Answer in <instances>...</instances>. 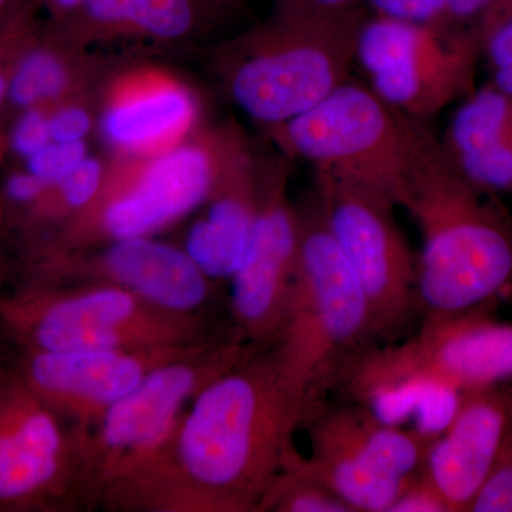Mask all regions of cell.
<instances>
[{"label": "cell", "instance_id": "obj_24", "mask_svg": "<svg viewBox=\"0 0 512 512\" xmlns=\"http://www.w3.org/2000/svg\"><path fill=\"white\" fill-rule=\"evenodd\" d=\"M468 512H512V423L494 466Z\"/></svg>", "mask_w": 512, "mask_h": 512}, {"label": "cell", "instance_id": "obj_13", "mask_svg": "<svg viewBox=\"0 0 512 512\" xmlns=\"http://www.w3.org/2000/svg\"><path fill=\"white\" fill-rule=\"evenodd\" d=\"M483 57L480 37L387 16H366L360 26L356 63L367 86L387 104L426 121L476 89Z\"/></svg>", "mask_w": 512, "mask_h": 512}, {"label": "cell", "instance_id": "obj_32", "mask_svg": "<svg viewBox=\"0 0 512 512\" xmlns=\"http://www.w3.org/2000/svg\"><path fill=\"white\" fill-rule=\"evenodd\" d=\"M360 0H274L275 6L316 13H343L359 8Z\"/></svg>", "mask_w": 512, "mask_h": 512}, {"label": "cell", "instance_id": "obj_17", "mask_svg": "<svg viewBox=\"0 0 512 512\" xmlns=\"http://www.w3.org/2000/svg\"><path fill=\"white\" fill-rule=\"evenodd\" d=\"M197 94L168 70L137 66L114 74L101 96V136L119 158L165 153L192 137Z\"/></svg>", "mask_w": 512, "mask_h": 512}, {"label": "cell", "instance_id": "obj_21", "mask_svg": "<svg viewBox=\"0 0 512 512\" xmlns=\"http://www.w3.org/2000/svg\"><path fill=\"white\" fill-rule=\"evenodd\" d=\"M444 147L473 183L512 197V94L488 80L454 111Z\"/></svg>", "mask_w": 512, "mask_h": 512}, {"label": "cell", "instance_id": "obj_11", "mask_svg": "<svg viewBox=\"0 0 512 512\" xmlns=\"http://www.w3.org/2000/svg\"><path fill=\"white\" fill-rule=\"evenodd\" d=\"M316 198L332 237L365 295L376 342L403 339L419 315L417 258L382 192L315 174Z\"/></svg>", "mask_w": 512, "mask_h": 512}, {"label": "cell", "instance_id": "obj_34", "mask_svg": "<svg viewBox=\"0 0 512 512\" xmlns=\"http://www.w3.org/2000/svg\"><path fill=\"white\" fill-rule=\"evenodd\" d=\"M9 265L6 261L5 251H3L2 234H0V308H2L3 298H5V284L8 281Z\"/></svg>", "mask_w": 512, "mask_h": 512}, {"label": "cell", "instance_id": "obj_12", "mask_svg": "<svg viewBox=\"0 0 512 512\" xmlns=\"http://www.w3.org/2000/svg\"><path fill=\"white\" fill-rule=\"evenodd\" d=\"M92 507L84 441L0 359V512Z\"/></svg>", "mask_w": 512, "mask_h": 512}, {"label": "cell", "instance_id": "obj_4", "mask_svg": "<svg viewBox=\"0 0 512 512\" xmlns=\"http://www.w3.org/2000/svg\"><path fill=\"white\" fill-rule=\"evenodd\" d=\"M299 214L298 264L284 322L272 345L308 410L377 342L365 295L330 234L318 198Z\"/></svg>", "mask_w": 512, "mask_h": 512}, {"label": "cell", "instance_id": "obj_18", "mask_svg": "<svg viewBox=\"0 0 512 512\" xmlns=\"http://www.w3.org/2000/svg\"><path fill=\"white\" fill-rule=\"evenodd\" d=\"M512 423V383L460 394L427 454L424 477L448 512L470 510Z\"/></svg>", "mask_w": 512, "mask_h": 512}, {"label": "cell", "instance_id": "obj_28", "mask_svg": "<svg viewBox=\"0 0 512 512\" xmlns=\"http://www.w3.org/2000/svg\"><path fill=\"white\" fill-rule=\"evenodd\" d=\"M481 50L490 69V82L512 94V13L484 33Z\"/></svg>", "mask_w": 512, "mask_h": 512}, {"label": "cell", "instance_id": "obj_14", "mask_svg": "<svg viewBox=\"0 0 512 512\" xmlns=\"http://www.w3.org/2000/svg\"><path fill=\"white\" fill-rule=\"evenodd\" d=\"M285 161H258V210L247 254L231 281V316L239 339L265 348L278 338L291 293L301 214L289 198Z\"/></svg>", "mask_w": 512, "mask_h": 512}, {"label": "cell", "instance_id": "obj_20", "mask_svg": "<svg viewBox=\"0 0 512 512\" xmlns=\"http://www.w3.org/2000/svg\"><path fill=\"white\" fill-rule=\"evenodd\" d=\"M234 0H82L62 23H52L79 46L103 40L134 39L180 45L207 32Z\"/></svg>", "mask_w": 512, "mask_h": 512}, {"label": "cell", "instance_id": "obj_25", "mask_svg": "<svg viewBox=\"0 0 512 512\" xmlns=\"http://www.w3.org/2000/svg\"><path fill=\"white\" fill-rule=\"evenodd\" d=\"M96 126V114L89 94L72 97L49 106V127L52 141L74 143L86 141Z\"/></svg>", "mask_w": 512, "mask_h": 512}, {"label": "cell", "instance_id": "obj_16", "mask_svg": "<svg viewBox=\"0 0 512 512\" xmlns=\"http://www.w3.org/2000/svg\"><path fill=\"white\" fill-rule=\"evenodd\" d=\"M200 345L147 350L13 349L8 359L30 389L86 444L113 404L158 366Z\"/></svg>", "mask_w": 512, "mask_h": 512}, {"label": "cell", "instance_id": "obj_33", "mask_svg": "<svg viewBox=\"0 0 512 512\" xmlns=\"http://www.w3.org/2000/svg\"><path fill=\"white\" fill-rule=\"evenodd\" d=\"M42 10L49 13V22L62 23L79 8L82 0H36Z\"/></svg>", "mask_w": 512, "mask_h": 512}, {"label": "cell", "instance_id": "obj_8", "mask_svg": "<svg viewBox=\"0 0 512 512\" xmlns=\"http://www.w3.org/2000/svg\"><path fill=\"white\" fill-rule=\"evenodd\" d=\"M424 121L393 109L367 84L343 83L311 110L269 128L284 156L372 188L397 205Z\"/></svg>", "mask_w": 512, "mask_h": 512}, {"label": "cell", "instance_id": "obj_7", "mask_svg": "<svg viewBox=\"0 0 512 512\" xmlns=\"http://www.w3.org/2000/svg\"><path fill=\"white\" fill-rule=\"evenodd\" d=\"M512 383V323L493 311L423 319L414 335L373 346L336 386L352 402L444 389L466 393Z\"/></svg>", "mask_w": 512, "mask_h": 512}, {"label": "cell", "instance_id": "obj_26", "mask_svg": "<svg viewBox=\"0 0 512 512\" xmlns=\"http://www.w3.org/2000/svg\"><path fill=\"white\" fill-rule=\"evenodd\" d=\"M8 151L16 160L25 161L52 143L49 107L39 106L16 113L8 136Z\"/></svg>", "mask_w": 512, "mask_h": 512}, {"label": "cell", "instance_id": "obj_31", "mask_svg": "<svg viewBox=\"0 0 512 512\" xmlns=\"http://www.w3.org/2000/svg\"><path fill=\"white\" fill-rule=\"evenodd\" d=\"M448 512L446 504L424 474L413 478L396 498L389 512Z\"/></svg>", "mask_w": 512, "mask_h": 512}, {"label": "cell", "instance_id": "obj_3", "mask_svg": "<svg viewBox=\"0 0 512 512\" xmlns=\"http://www.w3.org/2000/svg\"><path fill=\"white\" fill-rule=\"evenodd\" d=\"M366 16L360 8L275 6L265 22L222 47L217 67L228 96L268 130L301 116L350 79Z\"/></svg>", "mask_w": 512, "mask_h": 512}, {"label": "cell", "instance_id": "obj_29", "mask_svg": "<svg viewBox=\"0 0 512 512\" xmlns=\"http://www.w3.org/2000/svg\"><path fill=\"white\" fill-rule=\"evenodd\" d=\"M454 28L483 37L495 23L512 13V0H447Z\"/></svg>", "mask_w": 512, "mask_h": 512}, {"label": "cell", "instance_id": "obj_19", "mask_svg": "<svg viewBox=\"0 0 512 512\" xmlns=\"http://www.w3.org/2000/svg\"><path fill=\"white\" fill-rule=\"evenodd\" d=\"M185 234L184 251L212 281L231 279L247 254L258 210V160L235 134L210 197Z\"/></svg>", "mask_w": 512, "mask_h": 512}, {"label": "cell", "instance_id": "obj_23", "mask_svg": "<svg viewBox=\"0 0 512 512\" xmlns=\"http://www.w3.org/2000/svg\"><path fill=\"white\" fill-rule=\"evenodd\" d=\"M355 512L312 473L306 458L296 453L275 478L258 512Z\"/></svg>", "mask_w": 512, "mask_h": 512}, {"label": "cell", "instance_id": "obj_27", "mask_svg": "<svg viewBox=\"0 0 512 512\" xmlns=\"http://www.w3.org/2000/svg\"><path fill=\"white\" fill-rule=\"evenodd\" d=\"M89 154L87 141H74V143L52 141L30 156L28 160L23 161L22 165L28 168L30 173L45 180L47 184L53 185L63 180Z\"/></svg>", "mask_w": 512, "mask_h": 512}, {"label": "cell", "instance_id": "obj_2", "mask_svg": "<svg viewBox=\"0 0 512 512\" xmlns=\"http://www.w3.org/2000/svg\"><path fill=\"white\" fill-rule=\"evenodd\" d=\"M397 207L412 215L423 239L416 275L419 315L494 311L512 288V215L500 195L458 168L426 126L417 137Z\"/></svg>", "mask_w": 512, "mask_h": 512}, {"label": "cell", "instance_id": "obj_10", "mask_svg": "<svg viewBox=\"0 0 512 512\" xmlns=\"http://www.w3.org/2000/svg\"><path fill=\"white\" fill-rule=\"evenodd\" d=\"M311 456L306 464L355 512H389L413 478L423 474L437 434L386 423L365 403L306 410Z\"/></svg>", "mask_w": 512, "mask_h": 512}, {"label": "cell", "instance_id": "obj_35", "mask_svg": "<svg viewBox=\"0 0 512 512\" xmlns=\"http://www.w3.org/2000/svg\"><path fill=\"white\" fill-rule=\"evenodd\" d=\"M23 2H25V0H0V25H2V23L9 18L10 13Z\"/></svg>", "mask_w": 512, "mask_h": 512}, {"label": "cell", "instance_id": "obj_36", "mask_svg": "<svg viewBox=\"0 0 512 512\" xmlns=\"http://www.w3.org/2000/svg\"><path fill=\"white\" fill-rule=\"evenodd\" d=\"M8 153V143H6V136L0 134V164H2L3 157Z\"/></svg>", "mask_w": 512, "mask_h": 512}, {"label": "cell", "instance_id": "obj_30", "mask_svg": "<svg viewBox=\"0 0 512 512\" xmlns=\"http://www.w3.org/2000/svg\"><path fill=\"white\" fill-rule=\"evenodd\" d=\"M376 15L406 20L441 29H456L451 23L447 0H367Z\"/></svg>", "mask_w": 512, "mask_h": 512}, {"label": "cell", "instance_id": "obj_1", "mask_svg": "<svg viewBox=\"0 0 512 512\" xmlns=\"http://www.w3.org/2000/svg\"><path fill=\"white\" fill-rule=\"evenodd\" d=\"M306 404L274 345L256 348L191 400L170 444L104 495L110 511L258 512L298 451Z\"/></svg>", "mask_w": 512, "mask_h": 512}, {"label": "cell", "instance_id": "obj_5", "mask_svg": "<svg viewBox=\"0 0 512 512\" xmlns=\"http://www.w3.org/2000/svg\"><path fill=\"white\" fill-rule=\"evenodd\" d=\"M237 127L201 131L180 146L109 165L96 200L23 255L99 247L119 239L154 237L198 210L217 183Z\"/></svg>", "mask_w": 512, "mask_h": 512}, {"label": "cell", "instance_id": "obj_15", "mask_svg": "<svg viewBox=\"0 0 512 512\" xmlns=\"http://www.w3.org/2000/svg\"><path fill=\"white\" fill-rule=\"evenodd\" d=\"M104 284L178 313L195 315L214 281L183 248L154 237L119 239L99 247L39 256L22 265L20 285Z\"/></svg>", "mask_w": 512, "mask_h": 512}, {"label": "cell", "instance_id": "obj_9", "mask_svg": "<svg viewBox=\"0 0 512 512\" xmlns=\"http://www.w3.org/2000/svg\"><path fill=\"white\" fill-rule=\"evenodd\" d=\"M237 333L207 342L158 366L113 404L84 446L87 490L96 507L114 484L150 463L173 439L184 406L211 380L254 350Z\"/></svg>", "mask_w": 512, "mask_h": 512}, {"label": "cell", "instance_id": "obj_22", "mask_svg": "<svg viewBox=\"0 0 512 512\" xmlns=\"http://www.w3.org/2000/svg\"><path fill=\"white\" fill-rule=\"evenodd\" d=\"M97 72L99 62L84 53V46L42 23L12 64L6 107L19 113L82 96Z\"/></svg>", "mask_w": 512, "mask_h": 512}, {"label": "cell", "instance_id": "obj_6", "mask_svg": "<svg viewBox=\"0 0 512 512\" xmlns=\"http://www.w3.org/2000/svg\"><path fill=\"white\" fill-rule=\"evenodd\" d=\"M0 332L13 349L147 350L214 338L201 315L168 311L113 285H19L6 293Z\"/></svg>", "mask_w": 512, "mask_h": 512}]
</instances>
